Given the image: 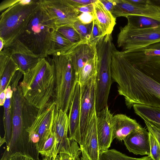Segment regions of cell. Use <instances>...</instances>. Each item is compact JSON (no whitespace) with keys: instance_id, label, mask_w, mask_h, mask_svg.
<instances>
[{"instance_id":"ab89813d","label":"cell","mask_w":160,"mask_h":160,"mask_svg":"<svg viewBox=\"0 0 160 160\" xmlns=\"http://www.w3.org/2000/svg\"><path fill=\"white\" fill-rule=\"evenodd\" d=\"M57 156L58 157L59 160H73L72 157L67 153H60Z\"/></svg>"},{"instance_id":"bcb514c9","label":"cell","mask_w":160,"mask_h":160,"mask_svg":"<svg viewBox=\"0 0 160 160\" xmlns=\"http://www.w3.org/2000/svg\"><path fill=\"white\" fill-rule=\"evenodd\" d=\"M42 160H52V158L50 157H44Z\"/></svg>"},{"instance_id":"f1b7e54d","label":"cell","mask_w":160,"mask_h":160,"mask_svg":"<svg viewBox=\"0 0 160 160\" xmlns=\"http://www.w3.org/2000/svg\"><path fill=\"white\" fill-rule=\"evenodd\" d=\"M92 22L84 24L78 20L72 26L80 35L83 39L89 40L92 29Z\"/></svg>"},{"instance_id":"e575fe53","label":"cell","mask_w":160,"mask_h":160,"mask_svg":"<svg viewBox=\"0 0 160 160\" xmlns=\"http://www.w3.org/2000/svg\"><path fill=\"white\" fill-rule=\"evenodd\" d=\"M97 0H68L73 6L76 8L84 5L94 3Z\"/></svg>"},{"instance_id":"1f68e13d","label":"cell","mask_w":160,"mask_h":160,"mask_svg":"<svg viewBox=\"0 0 160 160\" xmlns=\"http://www.w3.org/2000/svg\"><path fill=\"white\" fill-rule=\"evenodd\" d=\"M148 131L155 137L160 145V124L144 120Z\"/></svg>"},{"instance_id":"83f0119b","label":"cell","mask_w":160,"mask_h":160,"mask_svg":"<svg viewBox=\"0 0 160 160\" xmlns=\"http://www.w3.org/2000/svg\"><path fill=\"white\" fill-rule=\"evenodd\" d=\"M103 152L112 160H153L150 155L140 158H133L114 149H108Z\"/></svg>"},{"instance_id":"484cf974","label":"cell","mask_w":160,"mask_h":160,"mask_svg":"<svg viewBox=\"0 0 160 160\" xmlns=\"http://www.w3.org/2000/svg\"><path fill=\"white\" fill-rule=\"evenodd\" d=\"M56 139L54 133L52 132L45 142L43 148L39 152L43 157H53L56 146Z\"/></svg>"},{"instance_id":"44dd1931","label":"cell","mask_w":160,"mask_h":160,"mask_svg":"<svg viewBox=\"0 0 160 160\" xmlns=\"http://www.w3.org/2000/svg\"><path fill=\"white\" fill-rule=\"evenodd\" d=\"M5 90L6 98L3 106V122L5 131L4 138L6 140L7 147L11 141L12 136V99L13 95V91L11 86L9 84Z\"/></svg>"},{"instance_id":"6da1fadb","label":"cell","mask_w":160,"mask_h":160,"mask_svg":"<svg viewBox=\"0 0 160 160\" xmlns=\"http://www.w3.org/2000/svg\"><path fill=\"white\" fill-rule=\"evenodd\" d=\"M112 77L128 108L140 104L160 108V56H142L132 64L117 50L112 54Z\"/></svg>"},{"instance_id":"7402d4cb","label":"cell","mask_w":160,"mask_h":160,"mask_svg":"<svg viewBox=\"0 0 160 160\" xmlns=\"http://www.w3.org/2000/svg\"><path fill=\"white\" fill-rule=\"evenodd\" d=\"M133 107L135 113L142 119L160 124V108L145 105L135 104Z\"/></svg>"},{"instance_id":"d6986e66","label":"cell","mask_w":160,"mask_h":160,"mask_svg":"<svg viewBox=\"0 0 160 160\" xmlns=\"http://www.w3.org/2000/svg\"><path fill=\"white\" fill-rule=\"evenodd\" d=\"M112 139L123 141L131 132L141 126L135 119L126 115L118 114L113 116L112 120Z\"/></svg>"},{"instance_id":"9c48e42d","label":"cell","mask_w":160,"mask_h":160,"mask_svg":"<svg viewBox=\"0 0 160 160\" xmlns=\"http://www.w3.org/2000/svg\"><path fill=\"white\" fill-rule=\"evenodd\" d=\"M56 104L52 101L43 108L38 109L31 126L27 130L29 138L38 152L52 132V127Z\"/></svg>"},{"instance_id":"ba28073f","label":"cell","mask_w":160,"mask_h":160,"mask_svg":"<svg viewBox=\"0 0 160 160\" xmlns=\"http://www.w3.org/2000/svg\"><path fill=\"white\" fill-rule=\"evenodd\" d=\"M117 46L125 53L134 52L160 42V24L143 28L132 27L127 24L120 28Z\"/></svg>"},{"instance_id":"3957f363","label":"cell","mask_w":160,"mask_h":160,"mask_svg":"<svg viewBox=\"0 0 160 160\" xmlns=\"http://www.w3.org/2000/svg\"><path fill=\"white\" fill-rule=\"evenodd\" d=\"M19 85L25 99L38 109L55 102V78L52 59L41 58L34 67L23 74Z\"/></svg>"},{"instance_id":"4fadbf2b","label":"cell","mask_w":160,"mask_h":160,"mask_svg":"<svg viewBox=\"0 0 160 160\" xmlns=\"http://www.w3.org/2000/svg\"><path fill=\"white\" fill-rule=\"evenodd\" d=\"M96 77L92 78L85 84L80 86V129L81 139L88 123L94 110L96 109L97 97Z\"/></svg>"},{"instance_id":"52a82bcc","label":"cell","mask_w":160,"mask_h":160,"mask_svg":"<svg viewBox=\"0 0 160 160\" xmlns=\"http://www.w3.org/2000/svg\"><path fill=\"white\" fill-rule=\"evenodd\" d=\"M115 47L112 34L102 37L97 45L98 57V72L96 77L97 112L108 106L112 84L111 64L112 52Z\"/></svg>"},{"instance_id":"8fae6325","label":"cell","mask_w":160,"mask_h":160,"mask_svg":"<svg viewBox=\"0 0 160 160\" xmlns=\"http://www.w3.org/2000/svg\"><path fill=\"white\" fill-rule=\"evenodd\" d=\"M40 1L41 8L57 28L72 27L78 20L80 12L68 0H40Z\"/></svg>"},{"instance_id":"c3c4849f","label":"cell","mask_w":160,"mask_h":160,"mask_svg":"<svg viewBox=\"0 0 160 160\" xmlns=\"http://www.w3.org/2000/svg\"><path fill=\"white\" fill-rule=\"evenodd\" d=\"M76 160H80V157H79V156L77 157Z\"/></svg>"},{"instance_id":"9a60e30c","label":"cell","mask_w":160,"mask_h":160,"mask_svg":"<svg viewBox=\"0 0 160 160\" xmlns=\"http://www.w3.org/2000/svg\"><path fill=\"white\" fill-rule=\"evenodd\" d=\"M113 116L108 106L97 112V131L100 154L109 149L113 141L112 126Z\"/></svg>"},{"instance_id":"d590c367","label":"cell","mask_w":160,"mask_h":160,"mask_svg":"<svg viewBox=\"0 0 160 160\" xmlns=\"http://www.w3.org/2000/svg\"><path fill=\"white\" fill-rule=\"evenodd\" d=\"M80 13L94 12L93 3L84 5L76 8Z\"/></svg>"},{"instance_id":"f6af8a7d","label":"cell","mask_w":160,"mask_h":160,"mask_svg":"<svg viewBox=\"0 0 160 160\" xmlns=\"http://www.w3.org/2000/svg\"><path fill=\"white\" fill-rule=\"evenodd\" d=\"M151 0L153 3L160 6V0Z\"/></svg>"},{"instance_id":"2e32d148","label":"cell","mask_w":160,"mask_h":160,"mask_svg":"<svg viewBox=\"0 0 160 160\" xmlns=\"http://www.w3.org/2000/svg\"><path fill=\"white\" fill-rule=\"evenodd\" d=\"M81 140L80 148L83 150L91 160H99L96 109L88 123Z\"/></svg>"},{"instance_id":"d6a6232c","label":"cell","mask_w":160,"mask_h":160,"mask_svg":"<svg viewBox=\"0 0 160 160\" xmlns=\"http://www.w3.org/2000/svg\"><path fill=\"white\" fill-rule=\"evenodd\" d=\"M11 58L8 49L6 47H4L0 52V75L2 73Z\"/></svg>"},{"instance_id":"8992f818","label":"cell","mask_w":160,"mask_h":160,"mask_svg":"<svg viewBox=\"0 0 160 160\" xmlns=\"http://www.w3.org/2000/svg\"><path fill=\"white\" fill-rule=\"evenodd\" d=\"M52 56L55 78L56 108L68 113L77 82V76L67 55L57 53Z\"/></svg>"},{"instance_id":"7bdbcfd3","label":"cell","mask_w":160,"mask_h":160,"mask_svg":"<svg viewBox=\"0 0 160 160\" xmlns=\"http://www.w3.org/2000/svg\"><path fill=\"white\" fill-rule=\"evenodd\" d=\"M5 46V42L3 40L0 38V52L3 48Z\"/></svg>"},{"instance_id":"f546056e","label":"cell","mask_w":160,"mask_h":160,"mask_svg":"<svg viewBox=\"0 0 160 160\" xmlns=\"http://www.w3.org/2000/svg\"><path fill=\"white\" fill-rule=\"evenodd\" d=\"M150 156L153 160H160V145L157 139L149 132Z\"/></svg>"},{"instance_id":"603a6c76","label":"cell","mask_w":160,"mask_h":160,"mask_svg":"<svg viewBox=\"0 0 160 160\" xmlns=\"http://www.w3.org/2000/svg\"><path fill=\"white\" fill-rule=\"evenodd\" d=\"M74 44L56 30L53 35L52 45L48 55L65 54Z\"/></svg>"},{"instance_id":"7a4b0ae2","label":"cell","mask_w":160,"mask_h":160,"mask_svg":"<svg viewBox=\"0 0 160 160\" xmlns=\"http://www.w3.org/2000/svg\"><path fill=\"white\" fill-rule=\"evenodd\" d=\"M23 73L18 70L9 84L13 91L12 99V136L9 145L4 152L10 156L19 153L30 159L38 153L34 144L31 141L27 130L32 124L38 109L29 103L24 97L19 82Z\"/></svg>"},{"instance_id":"ffe728a7","label":"cell","mask_w":160,"mask_h":160,"mask_svg":"<svg viewBox=\"0 0 160 160\" xmlns=\"http://www.w3.org/2000/svg\"><path fill=\"white\" fill-rule=\"evenodd\" d=\"M94 13L104 36L111 34L116 24V18L104 7L100 0L93 3Z\"/></svg>"},{"instance_id":"4316f807","label":"cell","mask_w":160,"mask_h":160,"mask_svg":"<svg viewBox=\"0 0 160 160\" xmlns=\"http://www.w3.org/2000/svg\"><path fill=\"white\" fill-rule=\"evenodd\" d=\"M57 31L74 44L83 40L78 33L72 27L63 26L59 27L57 28Z\"/></svg>"},{"instance_id":"8d00e7d4","label":"cell","mask_w":160,"mask_h":160,"mask_svg":"<svg viewBox=\"0 0 160 160\" xmlns=\"http://www.w3.org/2000/svg\"><path fill=\"white\" fill-rule=\"evenodd\" d=\"M20 0H7L1 2L0 4V11L1 12L4 9H7L9 7L18 2Z\"/></svg>"},{"instance_id":"4dcf8cb0","label":"cell","mask_w":160,"mask_h":160,"mask_svg":"<svg viewBox=\"0 0 160 160\" xmlns=\"http://www.w3.org/2000/svg\"><path fill=\"white\" fill-rule=\"evenodd\" d=\"M103 36L102 31L95 19L92 22V29L89 40L92 42L98 43Z\"/></svg>"},{"instance_id":"5b68a950","label":"cell","mask_w":160,"mask_h":160,"mask_svg":"<svg viewBox=\"0 0 160 160\" xmlns=\"http://www.w3.org/2000/svg\"><path fill=\"white\" fill-rule=\"evenodd\" d=\"M57 27L41 8L32 18L18 40L35 54L47 57Z\"/></svg>"},{"instance_id":"74e56055","label":"cell","mask_w":160,"mask_h":160,"mask_svg":"<svg viewBox=\"0 0 160 160\" xmlns=\"http://www.w3.org/2000/svg\"><path fill=\"white\" fill-rule=\"evenodd\" d=\"M0 160H31L27 157L19 153H16L9 157L1 158Z\"/></svg>"},{"instance_id":"e0dca14e","label":"cell","mask_w":160,"mask_h":160,"mask_svg":"<svg viewBox=\"0 0 160 160\" xmlns=\"http://www.w3.org/2000/svg\"><path fill=\"white\" fill-rule=\"evenodd\" d=\"M81 113V86L77 82L69 110L68 137L76 141L80 146L81 137L80 129Z\"/></svg>"},{"instance_id":"f35d334b","label":"cell","mask_w":160,"mask_h":160,"mask_svg":"<svg viewBox=\"0 0 160 160\" xmlns=\"http://www.w3.org/2000/svg\"><path fill=\"white\" fill-rule=\"evenodd\" d=\"M105 8L110 12L113 6V0H100Z\"/></svg>"},{"instance_id":"836d02e7","label":"cell","mask_w":160,"mask_h":160,"mask_svg":"<svg viewBox=\"0 0 160 160\" xmlns=\"http://www.w3.org/2000/svg\"><path fill=\"white\" fill-rule=\"evenodd\" d=\"M95 19L93 13H81L78 17V19L81 22L84 24H89L92 22Z\"/></svg>"},{"instance_id":"d4e9b609","label":"cell","mask_w":160,"mask_h":160,"mask_svg":"<svg viewBox=\"0 0 160 160\" xmlns=\"http://www.w3.org/2000/svg\"><path fill=\"white\" fill-rule=\"evenodd\" d=\"M127 24L134 28H143L157 26L160 22L152 18L146 17L130 16H128Z\"/></svg>"},{"instance_id":"7dc6e473","label":"cell","mask_w":160,"mask_h":160,"mask_svg":"<svg viewBox=\"0 0 160 160\" xmlns=\"http://www.w3.org/2000/svg\"><path fill=\"white\" fill-rule=\"evenodd\" d=\"M55 160H59V159L58 156H57L56 157Z\"/></svg>"},{"instance_id":"b9f144b4","label":"cell","mask_w":160,"mask_h":160,"mask_svg":"<svg viewBox=\"0 0 160 160\" xmlns=\"http://www.w3.org/2000/svg\"><path fill=\"white\" fill-rule=\"evenodd\" d=\"M80 150L81 151L80 160H91L83 149H80Z\"/></svg>"},{"instance_id":"60d3db41","label":"cell","mask_w":160,"mask_h":160,"mask_svg":"<svg viewBox=\"0 0 160 160\" xmlns=\"http://www.w3.org/2000/svg\"><path fill=\"white\" fill-rule=\"evenodd\" d=\"M6 98L5 90L0 92V105L3 106Z\"/></svg>"},{"instance_id":"7c38bea8","label":"cell","mask_w":160,"mask_h":160,"mask_svg":"<svg viewBox=\"0 0 160 160\" xmlns=\"http://www.w3.org/2000/svg\"><path fill=\"white\" fill-rule=\"evenodd\" d=\"M68 118L62 109H55L52 127V132L55 135L57 144L55 153H73L78 147V143L69 139L68 135Z\"/></svg>"},{"instance_id":"30bf717a","label":"cell","mask_w":160,"mask_h":160,"mask_svg":"<svg viewBox=\"0 0 160 160\" xmlns=\"http://www.w3.org/2000/svg\"><path fill=\"white\" fill-rule=\"evenodd\" d=\"M111 11L114 17L130 16L149 18L160 22V6L151 0H113Z\"/></svg>"},{"instance_id":"ac0fdd59","label":"cell","mask_w":160,"mask_h":160,"mask_svg":"<svg viewBox=\"0 0 160 160\" xmlns=\"http://www.w3.org/2000/svg\"><path fill=\"white\" fill-rule=\"evenodd\" d=\"M142 127L131 132L123 141L128 151L136 155H150L149 132Z\"/></svg>"},{"instance_id":"277c9868","label":"cell","mask_w":160,"mask_h":160,"mask_svg":"<svg viewBox=\"0 0 160 160\" xmlns=\"http://www.w3.org/2000/svg\"><path fill=\"white\" fill-rule=\"evenodd\" d=\"M41 8L40 0H20L3 12L0 17V38L7 47L18 40Z\"/></svg>"},{"instance_id":"ee69618b","label":"cell","mask_w":160,"mask_h":160,"mask_svg":"<svg viewBox=\"0 0 160 160\" xmlns=\"http://www.w3.org/2000/svg\"><path fill=\"white\" fill-rule=\"evenodd\" d=\"M6 143V141L5 138H2L0 137V146H1L4 143Z\"/></svg>"},{"instance_id":"cb8c5ba5","label":"cell","mask_w":160,"mask_h":160,"mask_svg":"<svg viewBox=\"0 0 160 160\" xmlns=\"http://www.w3.org/2000/svg\"><path fill=\"white\" fill-rule=\"evenodd\" d=\"M19 69L18 66L11 57L2 73L0 75V92L6 89L14 74Z\"/></svg>"},{"instance_id":"5bb4252c","label":"cell","mask_w":160,"mask_h":160,"mask_svg":"<svg viewBox=\"0 0 160 160\" xmlns=\"http://www.w3.org/2000/svg\"><path fill=\"white\" fill-rule=\"evenodd\" d=\"M5 47L23 74L34 67L42 58L34 53L19 40Z\"/></svg>"}]
</instances>
